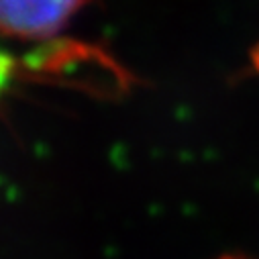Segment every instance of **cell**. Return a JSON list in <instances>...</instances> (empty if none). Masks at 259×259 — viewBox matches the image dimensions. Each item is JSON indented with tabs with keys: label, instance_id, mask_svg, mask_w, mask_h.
Instances as JSON below:
<instances>
[{
	"label": "cell",
	"instance_id": "3957f363",
	"mask_svg": "<svg viewBox=\"0 0 259 259\" xmlns=\"http://www.w3.org/2000/svg\"><path fill=\"white\" fill-rule=\"evenodd\" d=\"M257 66H259V53H257Z\"/></svg>",
	"mask_w": 259,
	"mask_h": 259
},
{
	"label": "cell",
	"instance_id": "7a4b0ae2",
	"mask_svg": "<svg viewBox=\"0 0 259 259\" xmlns=\"http://www.w3.org/2000/svg\"><path fill=\"white\" fill-rule=\"evenodd\" d=\"M221 259H249V257H243V255H225Z\"/></svg>",
	"mask_w": 259,
	"mask_h": 259
},
{
	"label": "cell",
	"instance_id": "6da1fadb",
	"mask_svg": "<svg viewBox=\"0 0 259 259\" xmlns=\"http://www.w3.org/2000/svg\"><path fill=\"white\" fill-rule=\"evenodd\" d=\"M86 0H0V35L39 41L57 35Z\"/></svg>",
	"mask_w": 259,
	"mask_h": 259
}]
</instances>
